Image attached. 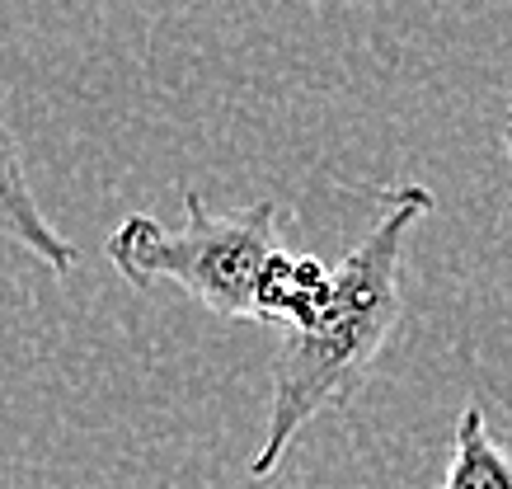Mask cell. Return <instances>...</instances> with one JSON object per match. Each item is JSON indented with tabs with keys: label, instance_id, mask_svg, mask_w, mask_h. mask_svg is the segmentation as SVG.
Instances as JSON below:
<instances>
[{
	"label": "cell",
	"instance_id": "cell-2",
	"mask_svg": "<svg viewBox=\"0 0 512 489\" xmlns=\"http://www.w3.org/2000/svg\"><path fill=\"white\" fill-rule=\"evenodd\" d=\"M179 198L184 226H160L137 212L109 236L104 254L118 278L137 292L174 283L221 320H259V287L278 254V207L259 198L235 212H212L188 184Z\"/></svg>",
	"mask_w": 512,
	"mask_h": 489
},
{
	"label": "cell",
	"instance_id": "cell-3",
	"mask_svg": "<svg viewBox=\"0 0 512 489\" xmlns=\"http://www.w3.org/2000/svg\"><path fill=\"white\" fill-rule=\"evenodd\" d=\"M0 236L15 240L19 250H29L43 269L71 273L80 264L76 245L47 221L43 203L33 198L29 174H24V156H19L15 132L0 123Z\"/></svg>",
	"mask_w": 512,
	"mask_h": 489
},
{
	"label": "cell",
	"instance_id": "cell-1",
	"mask_svg": "<svg viewBox=\"0 0 512 489\" xmlns=\"http://www.w3.org/2000/svg\"><path fill=\"white\" fill-rule=\"evenodd\" d=\"M372 203L376 221L334 264V297L320 311V320L311 330L287 334L273 353L268 428L249 461L254 480H268L278 471L292 442L320 414H334L353 400L404 316V250L414 226L433 212V189L386 184V189H372Z\"/></svg>",
	"mask_w": 512,
	"mask_h": 489
},
{
	"label": "cell",
	"instance_id": "cell-5",
	"mask_svg": "<svg viewBox=\"0 0 512 489\" xmlns=\"http://www.w3.org/2000/svg\"><path fill=\"white\" fill-rule=\"evenodd\" d=\"M442 489H512V452L489 433L480 405H466L451 438V466Z\"/></svg>",
	"mask_w": 512,
	"mask_h": 489
},
{
	"label": "cell",
	"instance_id": "cell-4",
	"mask_svg": "<svg viewBox=\"0 0 512 489\" xmlns=\"http://www.w3.org/2000/svg\"><path fill=\"white\" fill-rule=\"evenodd\" d=\"M334 297V269L315 254L278 250L259 287V325H282L287 334L311 330Z\"/></svg>",
	"mask_w": 512,
	"mask_h": 489
},
{
	"label": "cell",
	"instance_id": "cell-6",
	"mask_svg": "<svg viewBox=\"0 0 512 489\" xmlns=\"http://www.w3.org/2000/svg\"><path fill=\"white\" fill-rule=\"evenodd\" d=\"M508 170H512V118H508Z\"/></svg>",
	"mask_w": 512,
	"mask_h": 489
}]
</instances>
